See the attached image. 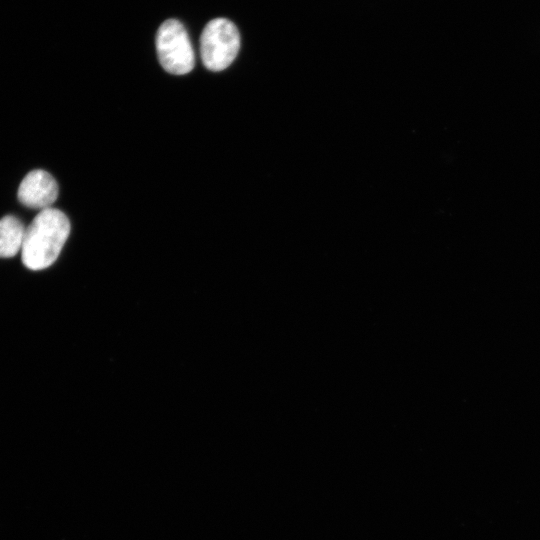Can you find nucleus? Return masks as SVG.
I'll use <instances>...</instances> for the list:
<instances>
[{
  "mask_svg": "<svg viewBox=\"0 0 540 540\" xmlns=\"http://www.w3.org/2000/svg\"><path fill=\"white\" fill-rule=\"evenodd\" d=\"M26 227L13 215L0 219V258H10L21 252Z\"/></svg>",
  "mask_w": 540,
  "mask_h": 540,
  "instance_id": "nucleus-5",
  "label": "nucleus"
},
{
  "mask_svg": "<svg viewBox=\"0 0 540 540\" xmlns=\"http://www.w3.org/2000/svg\"><path fill=\"white\" fill-rule=\"evenodd\" d=\"M70 233L67 216L55 208L41 210L26 227L21 257L31 270L49 267L58 258Z\"/></svg>",
  "mask_w": 540,
  "mask_h": 540,
  "instance_id": "nucleus-1",
  "label": "nucleus"
},
{
  "mask_svg": "<svg viewBox=\"0 0 540 540\" xmlns=\"http://www.w3.org/2000/svg\"><path fill=\"white\" fill-rule=\"evenodd\" d=\"M19 201L33 209H47L58 197V184L54 177L44 170H32L19 185Z\"/></svg>",
  "mask_w": 540,
  "mask_h": 540,
  "instance_id": "nucleus-4",
  "label": "nucleus"
},
{
  "mask_svg": "<svg viewBox=\"0 0 540 540\" xmlns=\"http://www.w3.org/2000/svg\"><path fill=\"white\" fill-rule=\"evenodd\" d=\"M156 50L161 66L171 74H187L194 68V50L188 33L176 19H168L160 25Z\"/></svg>",
  "mask_w": 540,
  "mask_h": 540,
  "instance_id": "nucleus-3",
  "label": "nucleus"
},
{
  "mask_svg": "<svg viewBox=\"0 0 540 540\" xmlns=\"http://www.w3.org/2000/svg\"><path fill=\"white\" fill-rule=\"evenodd\" d=\"M240 49V34L228 19L215 18L207 23L200 37V54L204 66L217 72L227 68Z\"/></svg>",
  "mask_w": 540,
  "mask_h": 540,
  "instance_id": "nucleus-2",
  "label": "nucleus"
}]
</instances>
